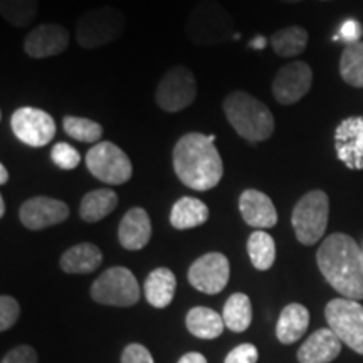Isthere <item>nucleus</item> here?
<instances>
[{"instance_id":"f257e3e1","label":"nucleus","mask_w":363,"mask_h":363,"mask_svg":"<svg viewBox=\"0 0 363 363\" xmlns=\"http://www.w3.org/2000/svg\"><path fill=\"white\" fill-rule=\"evenodd\" d=\"M172 163L177 179L197 192L216 189L224 177V162L216 143L199 131L179 138L172 152Z\"/></svg>"},{"instance_id":"f03ea898","label":"nucleus","mask_w":363,"mask_h":363,"mask_svg":"<svg viewBox=\"0 0 363 363\" xmlns=\"http://www.w3.org/2000/svg\"><path fill=\"white\" fill-rule=\"evenodd\" d=\"M321 274L343 298L363 299V249L348 234H331L316 252Z\"/></svg>"},{"instance_id":"7ed1b4c3","label":"nucleus","mask_w":363,"mask_h":363,"mask_svg":"<svg viewBox=\"0 0 363 363\" xmlns=\"http://www.w3.org/2000/svg\"><path fill=\"white\" fill-rule=\"evenodd\" d=\"M227 121L240 138L249 143H261L271 138L276 123L269 108L246 91L235 89L222 103Z\"/></svg>"},{"instance_id":"20e7f679","label":"nucleus","mask_w":363,"mask_h":363,"mask_svg":"<svg viewBox=\"0 0 363 363\" xmlns=\"http://www.w3.org/2000/svg\"><path fill=\"white\" fill-rule=\"evenodd\" d=\"M185 35L199 48H211L239 39L234 17L219 0H201L195 4L185 21Z\"/></svg>"},{"instance_id":"39448f33","label":"nucleus","mask_w":363,"mask_h":363,"mask_svg":"<svg viewBox=\"0 0 363 363\" xmlns=\"http://www.w3.org/2000/svg\"><path fill=\"white\" fill-rule=\"evenodd\" d=\"M126 17L111 6L94 7L84 12L76 22L74 35L83 49H98L115 43L125 34Z\"/></svg>"},{"instance_id":"423d86ee","label":"nucleus","mask_w":363,"mask_h":363,"mask_svg":"<svg viewBox=\"0 0 363 363\" xmlns=\"http://www.w3.org/2000/svg\"><path fill=\"white\" fill-rule=\"evenodd\" d=\"M330 219V199L323 190L303 195L293 208L291 224L303 246H313L323 238Z\"/></svg>"},{"instance_id":"0eeeda50","label":"nucleus","mask_w":363,"mask_h":363,"mask_svg":"<svg viewBox=\"0 0 363 363\" xmlns=\"http://www.w3.org/2000/svg\"><path fill=\"white\" fill-rule=\"evenodd\" d=\"M91 298L99 305L128 308L140 301L142 291L135 274L128 267L113 266L101 272L96 281L91 284Z\"/></svg>"},{"instance_id":"6e6552de","label":"nucleus","mask_w":363,"mask_h":363,"mask_svg":"<svg viewBox=\"0 0 363 363\" xmlns=\"http://www.w3.org/2000/svg\"><path fill=\"white\" fill-rule=\"evenodd\" d=\"M86 169L99 182L108 185H123L133 175L130 157L113 142H99L84 157Z\"/></svg>"},{"instance_id":"1a4fd4ad","label":"nucleus","mask_w":363,"mask_h":363,"mask_svg":"<svg viewBox=\"0 0 363 363\" xmlns=\"http://www.w3.org/2000/svg\"><path fill=\"white\" fill-rule=\"evenodd\" d=\"M328 326L342 343L363 355V306L355 299L335 298L325 308Z\"/></svg>"},{"instance_id":"9d476101","label":"nucleus","mask_w":363,"mask_h":363,"mask_svg":"<svg viewBox=\"0 0 363 363\" xmlns=\"http://www.w3.org/2000/svg\"><path fill=\"white\" fill-rule=\"evenodd\" d=\"M197 98V81L187 66H174L162 79L155 89V103L165 113H179L189 108Z\"/></svg>"},{"instance_id":"9b49d317","label":"nucleus","mask_w":363,"mask_h":363,"mask_svg":"<svg viewBox=\"0 0 363 363\" xmlns=\"http://www.w3.org/2000/svg\"><path fill=\"white\" fill-rule=\"evenodd\" d=\"M11 128L21 143L43 148L54 140L57 125L48 111L34 106H22L12 113Z\"/></svg>"},{"instance_id":"f8f14e48","label":"nucleus","mask_w":363,"mask_h":363,"mask_svg":"<svg viewBox=\"0 0 363 363\" xmlns=\"http://www.w3.org/2000/svg\"><path fill=\"white\" fill-rule=\"evenodd\" d=\"M230 278V262L222 252H207L192 262L189 269V283L197 291L219 294Z\"/></svg>"},{"instance_id":"ddd939ff","label":"nucleus","mask_w":363,"mask_h":363,"mask_svg":"<svg viewBox=\"0 0 363 363\" xmlns=\"http://www.w3.org/2000/svg\"><path fill=\"white\" fill-rule=\"evenodd\" d=\"M313 84L311 67L303 61H293L281 67L272 79V96L279 104H296L310 93Z\"/></svg>"},{"instance_id":"4468645a","label":"nucleus","mask_w":363,"mask_h":363,"mask_svg":"<svg viewBox=\"0 0 363 363\" xmlns=\"http://www.w3.org/2000/svg\"><path fill=\"white\" fill-rule=\"evenodd\" d=\"M69 214L71 208L66 202L45 195L27 199L19 208L21 224L29 230H43L61 224Z\"/></svg>"},{"instance_id":"2eb2a0df","label":"nucleus","mask_w":363,"mask_h":363,"mask_svg":"<svg viewBox=\"0 0 363 363\" xmlns=\"http://www.w3.org/2000/svg\"><path fill=\"white\" fill-rule=\"evenodd\" d=\"M71 34L61 24H40L34 27L24 39V52L33 59L59 56L69 48Z\"/></svg>"},{"instance_id":"dca6fc26","label":"nucleus","mask_w":363,"mask_h":363,"mask_svg":"<svg viewBox=\"0 0 363 363\" xmlns=\"http://www.w3.org/2000/svg\"><path fill=\"white\" fill-rule=\"evenodd\" d=\"M338 160L350 170H363V116L345 118L335 130Z\"/></svg>"},{"instance_id":"f3484780","label":"nucleus","mask_w":363,"mask_h":363,"mask_svg":"<svg viewBox=\"0 0 363 363\" xmlns=\"http://www.w3.org/2000/svg\"><path fill=\"white\" fill-rule=\"evenodd\" d=\"M239 211L247 225L256 230L271 229L278 224V211L269 195L256 189H247L239 197Z\"/></svg>"},{"instance_id":"a211bd4d","label":"nucleus","mask_w":363,"mask_h":363,"mask_svg":"<svg viewBox=\"0 0 363 363\" xmlns=\"http://www.w3.org/2000/svg\"><path fill=\"white\" fill-rule=\"evenodd\" d=\"M152 239V220L143 207H133L118 225V240L126 251H142Z\"/></svg>"},{"instance_id":"6ab92c4d","label":"nucleus","mask_w":363,"mask_h":363,"mask_svg":"<svg viewBox=\"0 0 363 363\" xmlns=\"http://www.w3.org/2000/svg\"><path fill=\"white\" fill-rule=\"evenodd\" d=\"M342 340L331 328H320L310 335L298 350L299 363H330L342 352Z\"/></svg>"},{"instance_id":"aec40b11","label":"nucleus","mask_w":363,"mask_h":363,"mask_svg":"<svg viewBox=\"0 0 363 363\" xmlns=\"http://www.w3.org/2000/svg\"><path fill=\"white\" fill-rule=\"evenodd\" d=\"M103 252L96 244L81 242L65 251L59 259L61 269L67 274H89L101 266Z\"/></svg>"},{"instance_id":"412c9836","label":"nucleus","mask_w":363,"mask_h":363,"mask_svg":"<svg viewBox=\"0 0 363 363\" xmlns=\"http://www.w3.org/2000/svg\"><path fill=\"white\" fill-rule=\"evenodd\" d=\"M177 289V278L169 267H157L145 279L143 291L147 301L157 310H163L174 301Z\"/></svg>"},{"instance_id":"4be33fe9","label":"nucleus","mask_w":363,"mask_h":363,"mask_svg":"<svg viewBox=\"0 0 363 363\" xmlns=\"http://www.w3.org/2000/svg\"><path fill=\"white\" fill-rule=\"evenodd\" d=\"M310 326V311L299 303H291L281 311L278 325H276V337L283 345L298 342L306 333Z\"/></svg>"},{"instance_id":"5701e85b","label":"nucleus","mask_w":363,"mask_h":363,"mask_svg":"<svg viewBox=\"0 0 363 363\" xmlns=\"http://www.w3.org/2000/svg\"><path fill=\"white\" fill-rule=\"evenodd\" d=\"M211 211L202 201L195 197H180L170 211V224L177 230H189L206 224Z\"/></svg>"},{"instance_id":"b1692460","label":"nucleus","mask_w":363,"mask_h":363,"mask_svg":"<svg viewBox=\"0 0 363 363\" xmlns=\"http://www.w3.org/2000/svg\"><path fill=\"white\" fill-rule=\"evenodd\" d=\"M185 325L194 337L202 340H214L220 337L225 328L224 318L216 310L206 306H195L185 316Z\"/></svg>"},{"instance_id":"393cba45","label":"nucleus","mask_w":363,"mask_h":363,"mask_svg":"<svg viewBox=\"0 0 363 363\" xmlns=\"http://www.w3.org/2000/svg\"><path fill=\"white\" fill-rule=\"evenodd\" d=\"M118 207V194L111 189L91 190L83 197L79 206V217L88 224L99 222Z\"/></svg>"},{"instance_id":"a878e982","label":"nucleus","mask_w":363,"mask_h":363,"mask_svg":"<svg viewBox=\"0 0 363 363\" xmlns=\"http://www.w3.org/2000/svg\"><path fill=\"white\" fill-rule=\"evenodd\" d=\"M224 323L230 331L242 333L252 323V305L251 299L244 293H234L227 298L222 310Z\"/></svg>"},{"instance_id":"bb28decb","label":"nucleus","mask_w":363,"mask_h":363,"mask_svg":"<svg viewBox=\"0 0 363 363\" xmlns=\"http://www.w3.org/2000/svg\"><path fill=\"white\" fill-rule=\"evenodd\" d=\"M269 44L279 57H296L306 49L308 33L301 26L284 27L271 35Z\"/></svg>"},{"instance_id":"cd10ccee","label":"nucleus","mask_w":363,"mask_h":363,"mask_svg":"<svg viewBox=\"0 0 363 363\" xmlns=\"http://www.w3.org/2000/svg\"><path fill=\"white\" fill-rule=\"evenodd\" d=\"M247 254L257 271L271 269L276 261V242L266 230H254L247 239Z\"/></svg>"},{"instance_id":"c85d7f7f","label":"nucleus","mask_w":363,"mask_h":363,"mask_svg":"<svg viewBox=\"0 0 363 363\" xmlns=\"http://www.w3.org/2000/svg\"><path fill=\"white\" fill-rule=\"evenodd\" d=\"M340 76L353 88H363V43L345 45L340 57Z\"/></svg>"},{"instance_id":"c756f323","label":"nucleus","mask_w":363,"mask_h":363,"mask_svg":"<svg viewBox=\"0 0 363 363\" xmlns=\"http://www.w3.org/2000/svg\"><path fill=\"white\" fill-rule=\"evenodd\" d=\"M39 0H0V16L13 27H27L38 17Z\"/></svg>"},{"instance_id":"7c9ffc66","label":"nucleus","mask_w":363,"mask_h":363,"mask_svg":"<svg viewBox=\"0 0 363 363\" xmlns=\"http://www.w3.org/2000/svg\"><path fill=\"white\" fill-rule=\"evenodd\" d=\"M62 128H65V133L67 136L83 143H99L104 131L98 121L72 115L62 118Z\"/></svg>"},{"instance_id":"2f4dec72","label":"nucleus","mask_w":363,"mask_h":363,"mask_svg":"<svg viewBox=\"0 0 363 363\" xmlns=\"http://www.w3.org/2000/svg\"><path fill=\"white\" fill-rule=\"evenodd\" d=\"M51 160L61 170H74L81 163V153L72 145L59 142L51 150Z\"/></svg>"},{"instance_id":"473e14b6","label":"nucleus","mask_w":363,"mask_h":363,"mask_svg":"<svg viewBox=\"0 0 363 363\" xmlns=\"http://www.w3.org/2000/svg\"><path fill=\"white\" fill-rule=\"evenodd\" d=\"M21 316V305L16 298L2 294L0 296V331L11 330Z\"/></svg>"},{"instance_id":"72a5a7b5","label":"nucleus","mask_w":363,"mask_h":363,"mask_svg":"<svg viewBox=\"0 0 363 363\" xmlns=\"http://www.w3.org/2000/svg\"><path fill=\"white\" fill-rule=\"evenodd\" d=\"M259 352L252 343H242L227 353L224 363H256Z\"/></svg>"},{"instance_id":"f704fd0d","label":"nucleus","mask_w":363,"mask_h":363,"mask_svg":"<svg viewBox=\"0 0 363 363\" xmlns=\"http://www.w3.org/2000/svg\"><path fill=\"white\" fill-rule=\"evenodd\" d=\"M121 363H155L147 347L140 343H130L121 355Z\"/></svg>"},{"instance_id":"c9c22d12","label":"nucleus","mask_w":363,"mask_h":363,"mask_svg":"<svg viewBox=\"0 0 363 363\" xmlns=\"http://www.w3.org/2000/svg\"><path fill=\"white\" fill-rule=\"evenodd\" d=\"M362 35H363V29H362L360 22L348 19L343 22L342 27H340V33H338V35H335L333 40H343V43L348 45V44L360 43Z\"/></svg>"},{"instance_id":"e433bc0d","label":"nucleus","mask_w":363,"mask_h":363,"mask_svg":"<svg viewBox=\"0 0 363 363\" xmlns=\"http://www.w3.org/2000/svg\"><path fill=\"white\" fill-rule=\"evenodd\" d=\"M0 363H38V353L29 345H21L12 348Z\"/></svg>"},{"instance_id":"4c0bfd02","label":"nucleus","mask_w":363,"mask_h":363,"mask_svg":"<svg viewBox=\"0 0 363 363\" xmlns=\"http://www.w3.org/2000/svg\"><path fill=\"white\" fill-rule=\"evenodd\" d=\"M179 363H208L207 358L199 352H189L180 358Z\"/></svg>"},{"instance_id":"58836bf2","label":"nucleus","mask_w":363,"mask_h":363,"mask_svg":"<svg viewBox=\"0 0 363 363\" xmlns=\"http://www.w3.org/2000/svg\"><path fill=\"white\" fill-rule=\"evenodd\" d=\"M249 45H251L252 49H256V51H261V49H264V45H266V39L262 38V35H257L256 39H254V40H251V43H249Z\"/></svg>"},{"instance_id":"ea45409f","label":"nucleus","mask_w":363,"mask_h":363,"mask_svg":"<svg viewBox=\"0 0 363 363\" xmlns=\"http://www.w3.org/2000/svg\"><path fill=\"white\" fill-rule=\"evenodd\" d=\"M9 182V170L4 163H0V185H6Z\"/></svg>"},{"instance_id":"a19ab883","label":"nucleus","mask_w":363,"mask_h":363,"mask_svg":"<svg viewBox=\"0 0 363 363\" xmlns=\"http://www.w3.org/2000/svg\"><path fill=\"white\" fill-rule=\"evenodd\" d=\"M6 199H4V195H0V217L6 216Z\"/></svg>"},{"instance_id":"79ce46f5","label":"nucleus","mask_w":363,"mask_h":363,"mask_svg":"<svg viewBox=\"0 0 363 363\" xmlns=\"http://www.w3.org/2000/svg\"><path fill=\"white\" fill-rule=\"evenodd\" d=\"M281 2H284V4H298V2H303V0H281Z\"/></svg>"},{"instance_id":"37998d69","label":"nucleus","mask_w":363,"mask_h":363,"mask_svg":"<svg viewBox=\"0 0 363 363\" xmlns=\"http://www.w3.org/2000/svg\"><path fill=\"white\" fill-rule=\"evenodd\" d=\"M323 2H325V0H323Z\"/></svg>"}]
</instances>
